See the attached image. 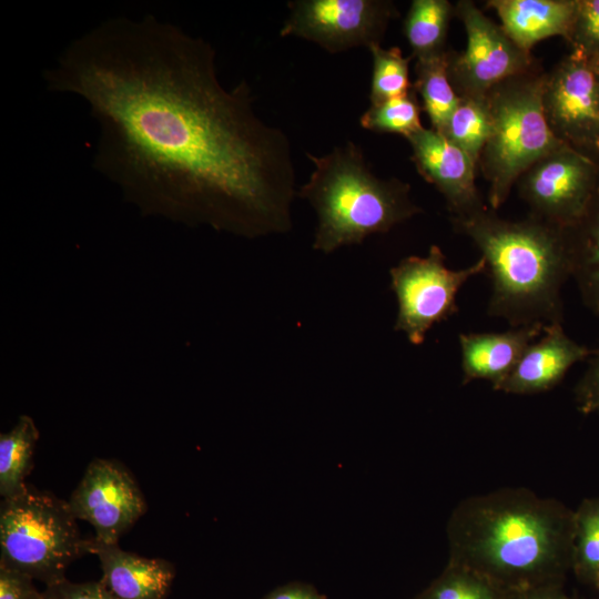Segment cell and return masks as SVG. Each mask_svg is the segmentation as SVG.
<instances>
[{
	"instance_id": "cell-15",
	"label": "cell",
	"mask_w": 599,
	"mask_h": 599,
	"mask_svg": "<svg viewBox=\"0 0 599 599\" xmlns=\"http://www.w3.org/2000/svg\"><path fill=\"white\" fill-rule=\"evenodd\" d=\"M85 551L98 556L101 581L119 599H165L175 575L167 560L145 558L95 538L85 539Z\"/></svg>"
},
{
	"instance_id": "cell-28",
	"label": "cell",
	"mask_w": 599,
	"mask_h": 599,
	"mask_svg": "<svg viewBox=\"0 0 599 599\" xmlns=\"http://www.w3.org/2000/svg\"><path fill=\"white\" fill-rule=\"evenodd\" d=\"M44 599H119L100 581L71 582L67 578L45 586Z\"/></svg>"
},
{
	"instance_id": "cell-11",
	"label": "cell",
	"mask_w": 599,
	"mask_h": 599,
	"mask_svg": "<svg viewBox=\"0 0 599 599\" xmlns=\"http://www.w3.org/2000/svg\"><path fill=\"white\" fill-rule=\"evenodd\" d=\"M516 186L529 215L570 227L582 216L599 186V164L566 146L535 162Z\"/></svg>"
},
{
	"instance_id": "cell-25",
	"label": "cell",
	"mask_w": 599,
	"mask_h": 599,
	"mask_svg": "<svg viewBox=\"0 0 599 599\" xmlns=\"http://www.w3.org/2000/svg\"><path fill=\"white\" fill-rule=\"evenodd\" d=\"M420 100L414 88L404 95L370 104L362 114L359 124L378 133H397L405 138L423 128Z\"/></svg>"
},
{
	"instance_id": "cell-7",
	"label": "cell",
	"mask_w": 599,
	"mask_h": 599,
	"mask_svg": "<svg viewBox=\"0 0 599 599\" xmlns=\"http://www.w3.org/2000/svg\"><path fill=\"white\" fill-rule=\"evenodd\" d=\"M486 271L480 257L463 270H450L437 245L426 256H408L390 268V287L397 300L394 329L403 332L413 345L424 343L427 332L458 312L456 296L473 276Z\"/></svg>"
},
{
	"instance_id": "cell-34",
	"label": "cell",
	"mask_w": 599,
	"mask_h": 599,
	"mask_svg": "<svg viewBox=\"0 0 599 599\" xmlns=\"http://www.w3.org/2000/svg\"><path fill=\"white\" fill-rule=\"evenodd\" d=\"M593 586L596 587V589H597L598 592H599V575H598V577L596 578V580L593 581Z\"/></svg>"
},
{
	"instance_id": "cell-18",
	"label": "cell",
	"mask_w": 599,
	"mask_h": 599,
	"mask_svg": "<svg viewBox=\"0 0 599 599\" xmlns=\"http://www.w3.org/2000/svg\"><path fill=\"white\" fill-rule=\"evenodd\" d=\"M567 230L571 277L585 305L599 315V186L582 216Z\"/></svg>"
},
{
	"instance_id": "cell-21",
	"label": "cell",
	"mask_w": 599,
	"mask_h": 599,
	"mask_svg": "<svg viewBox=\"0 0 599 599\" xmlns=\"http://www.w3.org/2000/svg\"><path fill=\"white\" fill-rule=\"evenodd\" d=\"M39 430L27 415L0 436V495L10 498L26 489L24 478L32 469V457Z\"/></svg>"
},
{
	"instance_id": "cell-2",
	"label": "cell",
	"mask_w": 599,
	"mask_h": 599,
	"mask_svg": "<svg viewBox=\"0 0 599 599\" xmlns=\"http://www.w3.org/2000/svg\"><path fill=\"white\" fill-rule=\"evenodd\" d=\"M448 561L507 591L565 583L571 571L573 511L517 487L463 499L447 524Z\"/></svg>"
},
{
	"instance_id": "cell-27",
	"label": "cell",
	"mask_w": 599,
	"mask_h": 599,
	"mask_svg": "<svg viewBox=\"0 0 599 599\" xmlns=\"http://www.w3.org/2000/svg\"><path fill=\"white\" fill-rule=\"evenodd\" d=\"M567 42L587 58L599 55V0H576Z\"/></svg>"
},
{
	"instance_id": "cell-3",
	"label": "cell",
	"mask_w": 599,
	"mask_h": 599,
	"mask_svg": "<svg viewBox=\"0 0 599 599\" xmlns=\"http://www.w3.org/2000/svg\"><path fill=\"white\" fill-rule=\"evenodd\" d=\"M450 222L485 260L491 280L488 315L506 319L511 327L561 323V290L571 277L567 227L529 214L506 220L488 207L450 216Z\"/></svg>"
},
{
	"instance_id": "cell-29",
	"label": "cell",
	"mask_w": 599,
	"mask_h": 599,
	"mask_svg": "<svg viewBox=\"0 0 599 599\" xmlns=\"http://www.w3.org/2000/svg\"><path fill=\"white\" fill-rule=\"evenodd\" d=\"M589 365L576 385V406L583 415L599 414V348L592 351Z\"/></svg>"
},
{
	"instance_id": "cell-22",
	"label": "cell",
	"mask_w": 599,
	"mask_h": 599,
	"mask_svg": "<svg viewBox=\"0 0 599 599\" xmlns=\"http://www.w3.org/2000/svg\"><path fill=\"white\" fill-rule=\"evenodd\" d=\"M490 131V114L484 95L459 98L441 134L463 149L478 165Z\"/></svg>"
},
{
	"instance_id": "cell-33",
	"label": "cell",
	"mask_w": 599,
	"mask_h": 599,
	"mask_svg": "<svg viewBox=\"0 0 599 599\" xmlns=\"http://www.w3.org/2000/svg\"><path fill=\"white\" fill-rule=\"evenodd\" d=\"M593 69L596 70V72L598 73L599 75V55H596V57H592V58H589Z\"/></svg>"
},
{
	"instance_id": "cell-26",
	"label": "cell",
	"mask_w": 599,
	"mask_h": 599,
	"mask_svg": "<svg viewBox=\"0 0 599 599\" xmlns=\"http://www.w3.org/2000/svg\"><path fill=\"white\" fill-rule=\"evenodd\" d=\"M368 50L373 58L370 104L404 95L412 90V57L405 58L398 47L383 48L380 44H372Z\"/></svg>"
},
{
	"instance_id": "cell-8",
	"label": "cell",
	"mask_w": 599,
	"mask_h": 599,
	"mask_svg": "<svg viewBox=\"0 0 599 599\" xmlns=\"http://www.w3.org/2000/svg\"><path fill=\"white\" fill-rule=\"evenodd\" d=\"M455 17L465 28L463 52L448 50V79L458 98H479L496 84L534 69L539 62L518 48L500 24L487 17L474 1L455 4Z\"/></svg>"
},
{
	"instance_id": "cell-4",
	"label": "cell",
	"mask_w": 599,
	"mask_h": 599,
	"mask_svg": "<svg viewBox=\"0 0 599 599\" xmlns=\"http://www.w3.org/2000/svg\"><path fill=\"white\" fill-rule=\"evenodd\" d=\"M306 155L314 169L296 196L316 212L315 251L329 254L362 244L369 235L387 233L423 212L410 197V185L376 176L362 148L352 141L324 155Z\"/></svg>"
},
{
	"instance_id": "cell-10",
	"label": "cell",
	"mask_w": 599,
	"mask_h": 599,
	"mask_svg": "<svg viewBox=\"0 0 599 599\" xmlns=\"http://www.w3.org/2000/svg\"><path fill=\"white\" fill-rule=\"evenodd\" d=\"M542 108L555 136L599 164V75L589 58L570 51L546 72Z\"/></svg>"
},
{
	"instance_id": "cell-6",
	"label": "cell",
	"mask_w": 599,
	"mask_h": 599,
	"mask_svg": "<svg viewBox=\"0 0 599 599\" xmlns=\"http://www.w3.org/2000/svg\"><path fill=\"white\" fill-rule=\"evenodd\" d=\"M87 554L68 501L27 485L4 498L0 509V566L45 583L65 578V570Z\"/></svg>"
},
{
	"instance_id": "cell-23",
	"label": "cell",
	"mask_w": 599,
	"mask_h": 599,
	"mask_svg": "<svg viewBox=\"0 0 599 599\" xmlns=\"http://www.w3.org/2000/svg\"><path fill=\"white\" fill-rule=\"evenodd\" d=\"M571 571L590 585L599 575V497L583 499L573 511Z\"/></svg>"
},
{
	"instance_id": "cell-1",
	"label": "cell",
	"mask_w": 599,
	"mask_h": 599,
	"mask_svg": "<svg viewBox=\"0 0 599 599\" xmlns=\"http://www.w3.org/2000/svg\"><path fill=\"white\" fill-rule=\"evenodd\" d=\"M215 58L174 23L113 17L69 42L43 79L87 102L93 167L142 213L245 238L287 233L291 141L256 113L244 80L221 83Z\"/></svg>"
},
{
	"instance_id": "cell-16",
	"label": "cell",
	"mask_w": 599,
	"mask_h": 599,
	"mask_svg": "<svg viewBox=\"0 0 599 599\" xmlns=\"http://www.w3.org/2000/svg\"><path fill=\"white\" fill-rule=\"evenodd\" d=\"M544 328L541 324H532L500 333L459 334L463 385L485 379L495 388L510 374Z\"/></svg>"
},
{
	"instance_id": "cell-30",
	"label": "cell",
	"mask_w": 599,
	"mask_h": 599,
	"mask_svg": "<svg viewBox=\"0 0 599 599\" xmlns=\"http://www.w3.org/2000/svg\"><path fill=\"white\" fill-rule=\"evenodd\" d=\"M0 599H44L33 579L20 571L0 566Z\"/></svg>"
},
{
	"instance_id": "cell-32",
	"label": "cell",
	"mask_w": 599,
	"mask_h": 599,
	"mask_svg": "<svg viewBox=\"0 0 599 599\" xmlns=\"http://www.w3.org/2000/svg\"><path fill=\"white\" fill-rule=\"evenodd\" d=\"M507 599H578L565 590V583L540 586L518 591H509Z\"/></svg>"
},
{
	"instance_id": "cell-31",
	"label": "cell",
	"mask_w": 599,
	"mask_h": 599,
	"mask_svg": "<svg viewBox=\"0 0 599 599\" xmlns=\"http://www.w3.org/2000/svg\"><path fill=\"white\" fill-rule=\"evenodd\" d=\"M262 599H327L315 587L305 582H290L280 586L264 596Z\"/></svg>"
},
{
	"instance_id": "cell-17",
	"label": "cell",
	"mask_w": 599,
	"mask_h": 599,
	"mask_svg": "<svg viewBox=\"0 0 599 599\" xmlns=\"http://www.w3.org/2000/svg\"><path fill=\"white\" fill-rule=\"evenodd\" d=\"M500 26L514 43L531 53L536 43L551 37L568 40L576 0H489Z\"/></svg>"
},
{
	"instance_id": "cell-19",
	"label": "cell",
	"mask_w": 599,
	"mask_h": 599,
	"mask_svg": "<svg viewBox=\"0 0 599 599\" xmlns=\"http://www.w3.org/2000/svg\"><path fill=\"white\" fill-rule=\"evenodd\" d=\"M455 6L447 0H414L403 23L412 58L424 59L444 53Z\"/></svg>"
},
{
	"instance_id": "cell-14",
	"label": "cell",
	"mask_w": 599,
	"mask_h": 599,
	"mask_svg": "<svg viewBox=\"0 0 599 599\" xmlns=\"http://www.w3.org/2000/svg\"><path fill=\"white\" fill-rule=\"evenodd\" d=\"M591 354L592 351L565 333L561 323L547 325L540 338L527 347L510 374L494 389L516 395L550 390L575 364Z\"/></svg>"
},
{
	"instance_id": "cell-12",
	"label": "cell",
	"mask_w": 599,
	"mask_h": 599,
	"mask_svg": "<svg viewBox=\"0 0 599 599\" xmlns=\"http://www.w3.org/2000/svg\"><path fill=\"white\" fill-rule=\"evenodd\" d=\"M68 502L77 519L94 528L93 538L105 544L118 542L146 509L131 473L119 461L100 458L88 465Z\"/></svg>"
},
{
	"instance_id": "cell-13",
	"label": "cell",
	"mask_w": 599,
	"mask_h": 599,
	"mask_svg": "<svg viewBox=\"0 0 599 599\" xmlns=\"http://www.w3.org/2000/svg\"><path fill=\"white\" fill-rule=\"evenodd\" d=\"M418 174L444 196L450 216H465L486 206L476 186L478 165L444 134L424 126L406 138Z\"/></svg>"
},
{
	"instance_id": "cell-24",
	"label": "cell",
	"mask_w": 599,
	"mask_h": 599,
	"mask_svg": "<svg viewBox=\"0 0 599 599\" xmlns=\"http://www.w3.org/2000/svg\"><path fill=\"white\" fill-rule=\"evenodd\" d=\"M508 595L488 578L447 561L441 573L415 599H507Z\"/></svg>"
},
{
	"instance_id": "cell-20",
	"label": "cell",
	"mask_w": 599,
	"mask_h": 599,
	"mask_svg": "<svg viewBox=\"0 0 599 599\" xmlns=\"http://www.w3.org/2000/svg\"><path fill=\"white\" fill-rule=\"evenodd\" d=\"M448 50L437 55L417 59L416 79L413 83L414 90L420 97L423 111L429 118L432 129L440 133L459 102L448 79Z\"/></svg>"
},
{
	"instance_id": "cell-9",
	"label": "cell",
	"mask_w": 599,
	"mask_h": 599,
	"mask_svg": "<svg viewBox=\"0 0 599 599\" xmlns=\"http://www.w3.org/2000/svg\"><path fill=\"white\" fill-rule=\"evenodd\" d=\"M287 8L280 35L312 41L331 53L380 44L399 14L387 0H295Z\"/></svg>"
},
{
	"instance_id": "cell-5",
	"label": "cell",
	"mask_w": 599,
	"mask_h": 599,
	"mask_svg": "<svg viewBox=\"0 0 599 599\" xmlns=\"http://www.w3.org/2000/svg\"><path fill=\"white\" fill-rule=\"evenodd\" d=\"M546 72L534 69L490 89L486 101L491 131L478 169L489 184L488 204L496 211L508 199L519 176L545 155L566 148L550 130L542 108Z\"/></svg>"
}]
</instances>
